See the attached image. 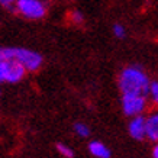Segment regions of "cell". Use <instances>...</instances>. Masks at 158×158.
<instances>
[{
	"label": "cell",
	"instance_id": "cell-7",
	"mask_svg": "<svg viewBox=\"0 0 158 158\" xmlns=\"http://www.w3.org/2000/svg\"><path fill=\"white\" fill-rule=\"evenodd\" d=\"M147 138L149 141H158V112L147 118Z\"/></svg>",
	"mask_w": 158,
	"mask_h": 158
},
{
	"label": "cell",
	"instance_id": "cell-11",
	"mask_svg": "<svg viewBox=\"0 0 158 158\" xmlns=\"http://www.w3.org/2000/svg\"><path fill=\"white\" fill-rule=\"evenodd\" d=\"M70 19H71L73 23L81 25L83 22H84V15H83L80 10H73L71 15H70Z\"/></svg>",
	"mask_w": 158,
	"mask_h": 158
},
{
	"label": "cell",
	"instance_id": "cell-14",
	"mask_svg": "<svg viewBox=\"0 0 158 158\" xmlns=\"http://www.w3.org/2000/svg\"><path fill=\"white\" fill-rule=\"evenodd\" d=\"M16 2H18V0H0L2 6H5L6 9H9V10H13V9H15V5H16Z\"/></svg>",
	"mask_w": 158,
	"mask_h": 158
},
{
	"label": "cell",
	"instance_id": "cell-9",
	"mask_svg": "<svg viewBox=\"0 0 158 158\" xmlns=\"http://www.w3.org/2000/svg\"><path fill=\"white\" fill-rule=\"evenodd\" d=\"M74 132H76L80 138H87L90 135V129L86 123H81V122H77L74 123Z\"/></svg>",
	"mask_w": 158,
	"mask_h": 158
},
{
	"label": "cell",
	"instance_id": "cell-3",
	"mask_svg": "<svg viewBox=\"0 0 158 158\" xmlns=\"http://www.w3.org/2000/svg\"><path fill=\"white\" fill-rule=\"evenodd\" d=\"M15 10L26 19H41L47 13V5L44 0H18Z\"/></svg>",
	"mask_w": 158,
	"mask_h": 158
},
{
	"label": "cell",
	"instance_id": "cell-12",
	"mask_svg": "<svg viewBox=\"0 0 158 158\" xmlns=\"http://www.w3.org/2000/svg\"><path fill=\"white\" fill-rule=\"evenodd\" d=\"M149 96L154 100V103L158 105V81H151L149 86Z\"/></svg>",
	"mask_w": 158,
	"mask_h": 158
},
{
	"label": "cell",
	"instance_id": "cell-1",
	"mask_svg": "<svg viewBox=\"0 0 158 158\" xmlns=\"http://www.w3.org/2000/svg\"><path fill=\"white\" fill-rule=\"evenodd\" d=\"M149 81L147 73L138 65H129L119 74V89L122 94H149Z\"/></svg>",
	"mask_w": 158,
	"mask_h": 158
},
{
	"label": "cell",
	"instance_id": "cell-2",
	"mask_svg": "<svg viewBox=\"0 0 158 158\" xmlns=\"http://www.w3.org/2000/svg\"><path fill=\"white\" fill-rule=\"evenodd\" d=\"M26 68L16 58H0V81L19 83L25 77Z\"/></svg>",
	"mask_w": 158,
	"mask_h": 158
},
{
	"label": "cell",
	"instance_id": "cell-6",
	"mask_svg": "<svg viewBox=\"0 0 158 158\" xmlns=\"http://www.w3.org/2000/svg\"><path fill=\"white\" fill-rule=\"evenodd\" d=\"M129 135L136 141H142L144 138H147V118H144L142 115L134 116L129 122Z\"/></svg>",
	"mask_w": 158,
	"mask_h": 158
},
{
	"label": "cell",
	"instance_id": "cell-10",
	"mask_svg": "<svg viewBox=\"0 0 158 158\" xmlns=\"http://www.w3.org/2000/svg\"><path fill=\"white\" fill-rule=\"evenodd\" d=\"M57 151L60 154H61L62 157H65V158H73L74 157V151H73L70 147H67L65 144H57Z\"/></svg>",
	"mask_w": 158,
	"mask_h": 158
},
{
	"label": "cell",
	"instance_id": "cell-13",
	"mask_svg": "<svg viewBox=\"0 0 158 158\" xmlns=\"http://www.w3.org/2000/svg\"><path fill=\"white\" fill-rule=\"evenodd\" d=\"M112 31H113V35H115L116 38H125V35H126V31H125L123 25L120 23H115L113 25V28H112Z\"/></svg>",
	"mask_w": 158,
	"mask_h": 158
},
{
	"label": "cell",
	"instance_id": "cell-8",
	"mask_svg": "<svg viewBox=\"0 0 158 158\" xmlns=\"http://www.w3.org/2000/svg\"><path fill=\"white\" fill-rule=\"evenodd\" d=\"M89 151L96 158H110V151L100 141H91L89 144Z\"/></svg>",
	"mask_w": 158,
	"mask_h": 158
},
{
	"label": "cell",
	"instance_id": "cell-4",
	"mask_svg": "<svg viewBox=\"0 0 158 158\" xmlns=\"http://www.w3.org/2000/svg\"><path fill=\"white\" fill-rule=\"evenodd\" d=\"M147 96L144 94H132V93H128V94H122V110L126 116H138L142 115V112L145 110V106H147Z\"/></svg>",
	"mask_w": 158,
	"mask_h": 158
},
{
	"label": "cell",
	"instance_id": "cell-5",
	"mask_svg": "<svg viewBox=\"0 0 158 158\" xmlns=\"http://www.w3.org/2000/svg\"><path fill=\"white\" fill-rule=\"evenodd\" d=\"M15 58L26 68V71H36L42 65V57L41 54L35 52L28 48H16Z\"/></svg>",
	"mask_w": 158,
	"mask_h": 158
},
{
	"label": "cell",
	"instance_id": "cell-15",
	"mask_svg": "<svg viewBox=\"0 0 158 158\" xmlns=\"http://www.w3.org/2000/svg\"><path fill=\"white\" fill-rule=\"evenodd\" d=\"M152 157L154 158H158V144L154 147V149H152Z\"/></svg>",
	"mask_w": 158,
	"mask_h": 158
}]
</instances>
